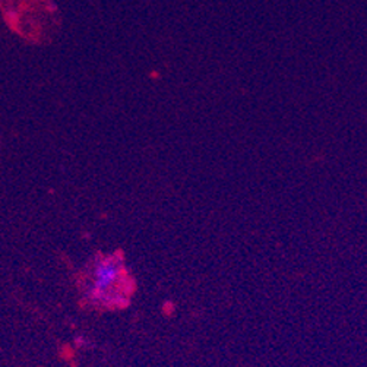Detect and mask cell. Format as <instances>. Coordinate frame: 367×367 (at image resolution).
<instances>
[{"label":"cell","instance_id":"obj_1","mask_svg":"<svg viewBox=\"0 0 367 367\" xmlns=\"http://www.w3.org/2000/svg\"><path fill=\"white\" fill-rule=\"evenodd\" d=\"M129 274L123 261L113 255L97 259L84 287V297L95 306L116 307L128 301Z\"/></svg>","mask_w":367,"mask_h":367}]
</instances>
